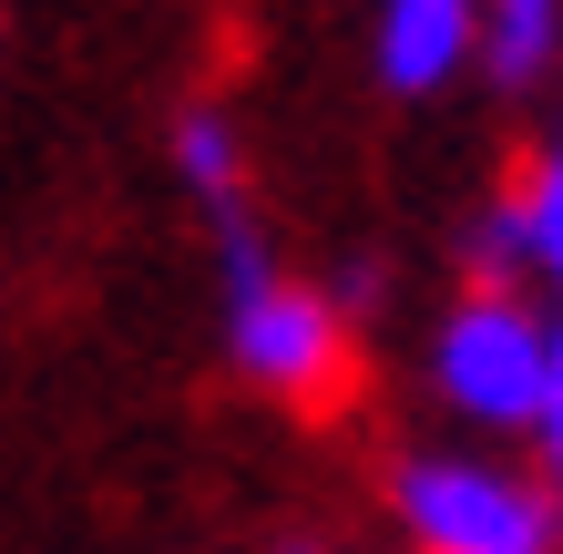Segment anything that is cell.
I'll return each mask as SVG.
<instances>
[{
  "label": "cell",
  "mask_w": 563,
  "mask_h": 554,
  "mask_svg": "<svg viewBox=\"0 0 563 554\" xmlns=\"http://www.w3.org/2000/svg\"><path fill=\"white\" fill-rule=\"evenodd\" d=\"M216 278H225V370L246 390H267V401H339L349 380V318L328 287L287 278L267 237H256V206L246 216H216Z\"/></svg>",
  "instance_id": "1"
},
{
  "label": "cell",
  "mask_w": 563,
  "mask_h": 554,
  "mask_svg": "<svg viewBox=\"0 0 563 554\" xmlns=\"http://www.w3.org/2000/svg\"><path fill=\"white\" fill-rule=\"evenodd\" d=\"M389 513L410 554H553V493L482 452H400Z\"/></svg>",
  "instance_id": "2"
},
{
  "label": "cell",
  "mask_w": 563,
  "mask_h": 554,
  "mask_svg": "<svg viewBox=\"0 0 563 554\" xmlns=\"http://www.w3.org/2000/svg\"><path fill=\"white\" fill-rule=\"evenodd\" d=\"M430 390L472 432H533L553 401V318H533L512 287H472L430 329Z\"/></svg>",
  "instance_id": "3"
},
{
  "label": "cell",
  "mask_w": 563,
  "mask_h": 554,
  "mask_svg": "<svg viewBox=\"0 0 563 554\" xmlns=\"http://www.w3.org/2000/svg\"><path fill=\"white\" fill-rule=\"evenodd\" d=\"M482 52V0H379V31H369V62L400 104H430L472 73Z\"/></svg>",
  "instance_id": "4"
},
{
  "label": "cell",
  "mask_w": 563,
  "mask_h": 554,
  "mask_svg": "<svg viewBox=\"0 0 563 554\" xmlns=\"http://www.w3.org/2000/svg\"><path fill=\"white\" fill-rule=\"evenodd\" d=\"M563 52V0H482V52L472 73H492L503 93H533Z\"/></svg>",
  "instance_id": "5"
},
{
  "label": "cell",
  "mask_w": 563,
  "mask_h": 554,
  "mask_svg": "<svg viewBox=\"0 0 563 554\" xmlns=\"http://www.w3.org/2000/svg\"><path fill=\"white\" fill-rule=\"evenodd\" d=\"M175 175H185V195L206 216H246V134H236L225 104L175 113Z\"/></svg>",
  "instance_id": "6"
},
{
  "label": "cell",
  "mask_w": 563,
  "mask_h": 554,
  "mask_svg": "<svg viewBox=\"0 0 563 554\" xmlns=\"http://www.w3.org/2000/svg\"><path fill=\"white\" fill-rule=\"evenodd\" d=\"M512 216H522V278H543L563 298V165H533L512 185Z\"/></svg>",
  "instance_id": "7"
},
{
  "label": "cell",
  "mask_w": 563,
  "mask_h": 554,
  "mask_svg": "<svg viewBox=\"0 0 563 554\" xmlns=\"http://www.w3.org/2000/svg\"><path fill=\"white\" fill-rule=\"evenodd\" d=\"M461 257H472V287H522V216H512V195H492V206L472 216Z\"/></svg>",
  "instance_id": "8"
},
{
  "label": "cell",
  "mask_w": 563,
  "mask_h": 554,
  "mask_svg": "<svg viewBox=\"0 0 563 554\" xmlns=\"http://www.w3.org/2000/svg\"><path fill=\"white\" fill-rule=\"evenodd\" d=\"M533 442H543V463L563 472V390H553V401H543V421H533Z\"/></svg>",
  "instance_id": "9"
},
{
  "label": "cell",
  "mask_w": 563,
  "mask_h": 554,
  "mask_svg": "<svg viewBox=\"0 0 563 554\" xmlns=\"http://www.w3.org/2000/svg\"><path fill=\"white\" fill-rule=\"evenodd\" d=\"M553 390H563V318H553Z\"/></svg>",
  "instance_id": "10"
},
{
  "label": "cell",
  "mask_w": 563,
  "mask_h": 554,
  "mask_svg": "<svg viewBox=\"0 0 563 554\" xmlns=\"http://www.w3.org/2000/svg\"><path fill=\"white\" fill-rule=\"evenodd\" d=\"M553 554H563V503H553Z\"/></svg>",
  "instance_id": "11"
},
{
  "label": "cell",
  "mask_w": 563,
  "mask_h": 554,
  "mask_svg": "<svg viewBox=\"0 0 563 554\" xmlns=\"http://www.w3.org/2000/svg\"><path fill=\"white\" fill-rule=\"evenodd\" d=\"M543 165H563V134H553V154H543Z\"/></svg>",
  "instance_id": "12"
},
{
  "label": "cell",
  "mask_w": 563,
  "mask_h": 554,
  "mask_svg": "<svg viewBox=\"0 0 563 554\" xmlns=\"http://www.w3.org/2000/svg\"><path fill=\"white\" fill-rule=\"evenodd\" d=\"M297 554H308V544H297Z\"/></svg>",
  "instance_id": "13"
}]
</instances>
